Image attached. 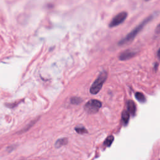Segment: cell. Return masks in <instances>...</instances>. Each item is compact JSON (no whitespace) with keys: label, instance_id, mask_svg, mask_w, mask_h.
<instances>
[{"label":"cell","instance_id":"1","mask_svg":"<svg viewBox=\"0 0 160 160\" xmlns=\"http://www.w3.org/2000/svg\"><path fill=\"white\" fill-rule=\"evenodd\" d=\"M152 19V16H149L148 18H146V19H144L140 24H139L137 27H136L132 31H131L126 37H124L123 39H122L119 44H127L129 42L131 41L134 38L135 36L139 33V32L141 31V30L143 28V27Z\"/></svg>","mask_w":160,"mask_h":160},{"label":"cell","instance_id":"2","mask_svg":"<svg viewBox=\"0 0 160 160\" xmlns=\"http://www.w3.org/2000/svg\"><path fill=\"white\" fill-rule=\"evenodd\" d=\"M107 76L108 74L106 71H103L100 73L99 76L97 78V79L94 81V82L91 86L89 91L91 94H97L101 90L104 82L107 78Z\"/></svg>","mask_w":160,"mask_h":160},{"label":"cell","instance_id":"3","mask_svg":"<svg viewBox=\"0 0 160 160\" xmlns=\"http://www.w3.org/2000/svg\"><path fill=\"white\" fill-rule=\"evenodd\" d=\"M101 102L97 99H91L84 106V109L90 114L96 113L101 107Z\"/></svg>","mask_w":160,"mask_h":160},{"label":"cell","instance_id":"4","mask_svg":"<svg viewBox=\"0 0 160 160\" xmlns=\"http://www.w3.org/2000/svg\"><path fill=\"white\" fill-rule=\"evenodd\" d=\"M127 16L128 14L126 12H121L118 14L115 17H114V18L110 22L109 27L113 28L121 24L126 19Z\"/></svg>","mask_w":160,"mask_h":160},{"label":"cell","instance_id":"5","mask_svg":"<svg viewBox=\"0 0 160 160\" xmlns=\"http://www.w3.org/2000/svg\"><path fill=\"white\" fill-rule=\"evenodd\" d=\"M136 54V52L132 50H126L122 52L119 56V59L121 60H127L132 58Z\"/></svg>","mask_w":160,"mask_h":160},{"label":"cell","instance_id":"6","mask_svg":"<svg viewBox=\"0 0 160 160\" xmlns=\"http://www.w3.org/2000/svg\"><path fill=\"white\" fill-rule=\"evenodd\" d=\"M127 106H128V112L132 116L135 115L136 113V104L135 103L131 101V100H129L128 101L127 103Z\"/></svg>","mask_w":160,"mask_h":160},{"label":"cell","instance_id":"7","mask_svg":"<svg viewBox=\"0 0 160 160\" xmlns=\"http://www.w3.org/2000/svg\"><path fill=\"white\" fill-rule=\"evenodd\" d=\"M122 121L124 122V123L125 124H126L128 121H129V112L126 110L123 111L122 113Z\"/></svg>","mask_w":160,"mask_h":160},{"label":"cell","instance_id":"8","mask_svg":"<svg viewBox=\"0 0 160 160\" xmlns=\"http://www.w3.org/2000/svg\"><path fill=\"white\" fill-rule=\"evenodd\" d=\"M135 97L141 102H144L146 101V98H145L144 95L140 92H136Z\"/></svg>","mask_w":160,"mask_h":160},{"label":"cell","instance_id":"9","mask_svg":"<svg viewBox=\"0 0 160 160\" xmlns=\"http://www.w3.org/2000/svg\"><path fill=\"white\" fill-rule=\"evenodd\" d=\"M68 142V139L66 138H61V139H58L56 144H55V146L56 147H60V146H62L63 145H65Z\"/></svg>","mask_w":160,"mask_h":160},{"label":"cell","instance_id":"10","mask_svg":"<svg viewBox=\"0 0 160 160\" xmlns=\"http://www.w3.org/2000/svg\"><path fill=\"white\" fill-rule=\"evenodd\" d=\"M113 140H114V137L112 136H110L106 139L104 144L106 146H110L112 142H113Z\"/></svg>","mask_w":160,"mask_h":160},{"label":"cell","instance_id":"11","mask_svg":"<svg viewBox=\"0 0 160 160\" xmlns=\"http://www.w3.org/2000/svg\"><path fill=\"white\" fill-rule=\"evenodd\" d=\"M75 130L78 133H81V134H82V133H84V132H86V129L84 128H81V127H79V128H75Z\"/></svg>","mask_w":160,"mask_h":160},{"label":"cell","instance_id":"12","mask_svg":"<svg viewBox=\"0 0 160 160\" xmlns=\"http://www.w3.org/2000/svg\"><path fill=\"white\" fill-rule=\"evenodd\" d=\"M80 101H81V99L78 98H73L71 99V102L73 104H79L80 102Z\"/></svg>","mask_w":160,"mask_h":160},{"label":"cell","instance_id":"13","mask_svg":"<svg viewBox=\"0 0 160 160\" xmlns=\"http://www.w3.org/2000/svg\"><path fill=\"white\" fill-rule=\"evenodd\" d=\"M155 32H156V33H157V34H159V33H160V24H158V25L157 26V27L156 28Z\"/></svg>","mask_w":160,"mask_h":160},{"label":"cell","instance_id":"14","mask_svg":"<svg viewBox=\"0 0 160 160\" xmlns=\"http://www.w3.org/2000/svg\"><path fill=\"white\" fill-rule=\"evenodd\" d=\"M157 54H158V56L159 58L160 59V48H159V50L158 51V53H157Z\"/></svg>","mask_w":160,"mask_h":160},{"label":"cell","instance_id":"15","mask_svg":"<svg viewBox=\"0 0 160 160\" xmlns=\"http://www.w3.org/2000/svg\"><path fill=\"white\" fill-rule=\"evenodd\" d=\"M146 1H148V0H146Z\"/></svg>","mask_w":160,"mask_h":160}]
</instances>
